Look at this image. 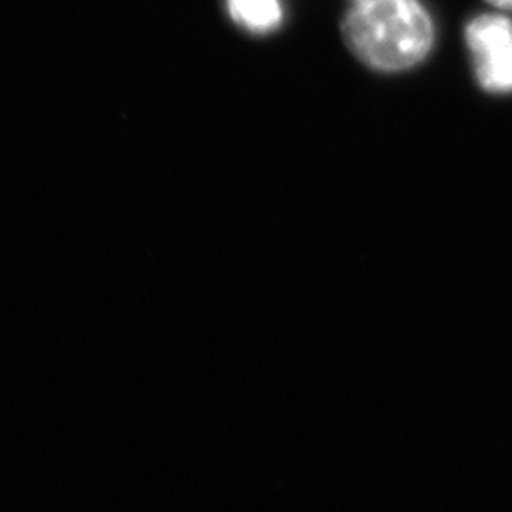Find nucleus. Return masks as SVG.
Wrapping results in <instances>:
<instances>
[{
	"instance_id": "f257e3e1",
	"label": "nucleus",
	"mask_w": 512,
	"mask_h": 512,
	"mask_svg": "<svg viewBox=\"0 0 512 512\" xmlns=\"http://www.w3.org/2000/svg\"><path fill=\"white\" fill-rule=\"evenodd\" d=\"M342 35L370 69L399 73L429 55L435 27L420 0H357L342 23Z\"/></svg>"
},
{
	"instance_id": "f03ea898",
	"label": "nucleus",
	"mask_w": 512,
	"mask_h": 512,
	"mask_svg": "<svg viewBox=\"0 0 512 512\" xmlns=\"http://www.w3.org/2000/svg\"><path fill=\"white\" fill-rule=\"evenodd\" d=\"M465 40L480 86L490 93H512V19L476 16L465 29Z\"/></svg>"
},
{
	"instance_id": "7ed1b4c3",
	"label": "nucleus",
	"mask_w": 512,
	"mask_h": 512,
	"mask_svg": "<svg viewBox=\"0 0 512 512\" xmlns=\"http://www.w3.org/2000/svg\"><path fill=\"white\" fill-rule=\"evenodd\" d=\"M232 19L251 33H270L281 23L279 0H226Z\"/></svg>"
},
{
	"instance_id": "20e7f679",
	"label": "nucleus",
	"mask_w": 512,
	"mask_h": 512,
	"mask_svg": "<svg viewBox=\"0 0 512 512\" xmlns=\"http://www.w3.org/2000/svg\"><path fill=\"white\" fill-rule=\"evenodd\" d=\"M490 2L499 12H512V0H486Z\"/></svg>"
}]
</instances>
